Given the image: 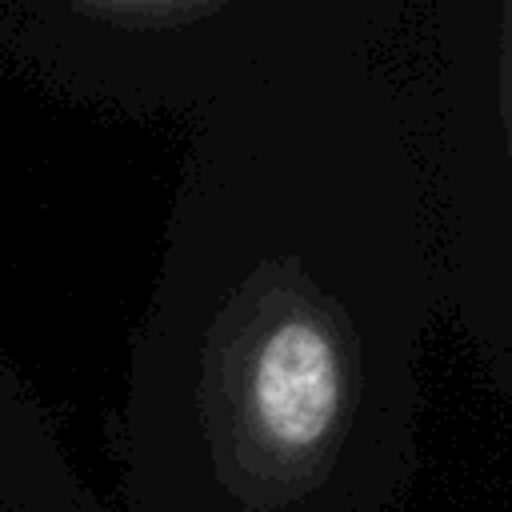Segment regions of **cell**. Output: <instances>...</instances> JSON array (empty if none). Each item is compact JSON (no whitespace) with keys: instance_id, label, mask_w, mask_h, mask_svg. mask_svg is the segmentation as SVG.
<instances>
[{"instance_id":"cell-1","label":"cell","mask_w":512,"mask_h":512,"mask_svg":"<svg viewBox=\"0 0 512 512\" xmlns=\"http://www.w3.org/2000/svg\"><path fill=\"white\" fill-rule=\"evenodd\" d=\"M336 360L328 340L308 324H284L260 360L256 400L264 424L292 444L316 440L336 412Z\"/></svg>"},{"instance_id":"cell-2","label":"cell","mask_w":512,"mask_h":512,"mask_svg":"<svg viewBox=\"0 0 512 512\" xmlns=\"http://www.w3.org/2000/svg\"><path fill=\"white\" fill-rule=\"evenodd\" d=\"M80 12L104 16V20H188V16H200L204 8H188V4H80Z\"/></svg>"}]
</instances>
